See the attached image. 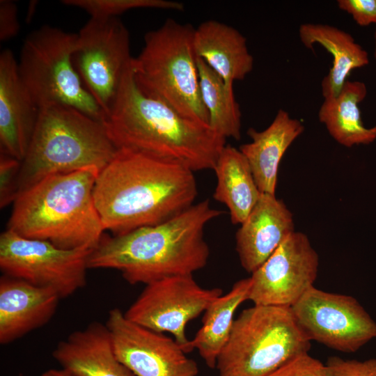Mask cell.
<instances>
[{
  "instance_id": "obj_1",
  "label": "cell",
  "mask_w": 376,
  "mask_h": 376,
  "mask_svg": "<svg viewBox=\"0 0 376 376\" xmlns=\"http://www.w3.org/2000/svg\"><path fill=\"white\" fill-rule=\"evenodd\" d=\"M194 172L171 160L118 149L95 180L93 197L113 236L166 221L194 204Z\"/></svg>"
},
{
  "instance_id": "obj_2",
  "label": "cell",
  "mask_w": 376,
  "mask_h": 376,
  "mask_svg": "<svg viewBox=\"0 0 376 376\" xmlns=\"http://www.w3.org/2000/svg\"><path fill=\"white\" fill-rule=\"evenodd\" d=\"M222 214L206 199L161 224L103 235L88 256V269H116L131 285L193 275L210 257L204 229Z\"/></svg>"
},
{
  "instance_id": "obj_3",
  "label": "cell",
  "mask_w": 376,
  "mask_h": 376,
  "mask_svg": "<svg viewBox=\"0 0 376 376\" xmlns=\"http://www.w3.org/2000/svg\"><path fill=\"white\" fill-rule=\"evenodd\" d=\"M117 149L178 162L194 172L214 169L226 139L190 120L137 85L133 59L103 122Z\"/></svg>"
},
{
  "instance_id": "obj_4",
  "label": "cell",
  "mask_w": 376,
  "mask_h": 376,
  "mask_svg": "<svg viewBox=\"0 0 376 376\" xmlns=\"http://www.w3.org/2000/svg\"><path fill=\"white\" fill-rule=\"evenodd\" d=\"M94 168L49 175L19 194L8 228L63 249H94L104 228L95 207Z\"/></svg>"
},
{
  "instance_id": "obj_5",
  "label": "cell",
  "mask_w": 376,
  "mask_h": 376,
  "mask_svg": "<svg viewBox=\"0 0 376 376\" xmlns=\"http://www.w3.org/2000/svg\"><path fill=\"white\" fill-rule=\"evenodd\" d=\"M117 151L103 123L68 106L41 109L22 161L19 194L49 175L100 171Z\"/></svg>"
},
{
  "instance_id": "obj_6",
  "label": "cell",
  "mask_w": 376,
  "mask_h": 376,
  "mask_svg": "<svg viewBox=\"0 0 376 376\" xmlns=\"http://www.w3.org/2000/svg\"><path fill=\"white\" fill-rule=\"evenodd\" d=\"M194 30L190 24L168 19L145 35L141 52L133 58V69L136 82L145 94L182 116L209 126L200 91Z\"/></svg>"
},
{
  "instance_id": "obj_7",
  "label": "cell",
  "mask_w": 376,
  "mask_h": 376,
  "mask_svg": "<svg viewBox=\"0 0 376 376\" xmlns=\"http://www.w3.org/2000/svg\"><path fill=\"white\" fill-rule=\"evenodd\" d=\"M310 342L291 308L253 305L234 320L216 368L219 376H268L308 353Z\"/></svg>"
},
{
  "instance_id": "obj_8",
  "label": "cell",
  "mask_w": 376,
  "mask_h": 376,
  "mask_svg": "<svg viewBox=\"0 0 376 376\" xmlns=\"http://www.w3.org/2000/svg\"><path fill=\"white\" fill-rule=\"evenodd\" d=\"M77 34L44 25L25 39L17 68L39 109L63 105L104 122V113L85 87L73 62Z\"/></svg>"
},
{
  "instance_id": "obj_9",
  "label": "cell",
  "mask_w": 376,
  "mask_h": 376,
  "mask_svg": "<svg viewBox=\"0 0 376 376\" xmlns=\"http://www.w3.org/2000/svg\"><path fill=\"white\" fill-rule=\"evenodd\" d=\"M92 249H63L49 242L24 237L7 229L0 235V268L3 275L54 290L61 299L86 285Z\"/></svg>"
},
{
  "instance_id": "obj_10",
  "label": "cell",
  "mask_w": 376,
  "mask_h": 376,
  "mask_svg": "<svg viewBox=\"0 0 376 376\" xmlns=\"http://www.w3.org/2000/svg\"><path fill=\"white\" fill-rule=\"evenodd\" d=\"M132 59L128 30L118 17L90 18L77 33L74 65L105 117Z\"/></svg>"
},
{
  "instance_id": "obj_11",
  "label": "cell",
  "mask_w": 376,
  "mask_h": 376,
  "mask_svg": "<svg viewBox=\"0 0 376 376\" xmlns=\"http://www.w3.org/2000/svg\"><path fill=\"white\" fill-rule=\"evenodd\" d=\"M223 295L220 288H203L193 275L164 278L146 285L124 313L130 321L151 330L173 335L185 353L192 350L186 325Z\"/></svg>"
},
{
  "instance_id": "obj_12",
  "label": "cell",
  "mask_w": 376,
  "mask_h": 376,
  "mask_svg": "<svg viewBox=\"0 0 376 376\" xmlns=\"http://www.w3.org/2000/svg\"><path fill=\"white\" fill-rule=\"evenodd\" d=\"M291 310L310 340L339 352H355L376 338V322L350 295L313 286Z\"/></svg>"
},
{
  "instance_id": "obj_13",
  "label": "cell",
  "mask_w": 376,
  "mask_h": 376,
  "mask_svg": "<svg viewBox=\"0 0 376 376\" xmlns=\"http://www.w3.org/2000/svg\"><path fill=\"white\" fill-rule=\"evenodd\" d=\"M319 256L308 236L295 231L250 278L253 305L291 308L317 279Z\"/></svg>"
},
{
  "instance_id": "obj_14",
  "label": "cell",
  "mask_w": 376,
  "mask_h": 376,
  "mask_svg": "<svg viewBox=\"0 0 376 376\" xmlns=\"http://www.w3.org/2000/svg\"><path fill=\"white\" fill-rule=\"evenodd\" d=\"M106 325L118 360L136 376H197L196 361L175 339L129 320L115 308Z\"/></svg>"
},
{
  "instance_id": "obj_15",
  "label": "cell",
  "mask_w": 376,
  "mask_h": 376,
  "mask_svg": "<svg viewBox=\"0 0 376 376\" xmlns=\"http://www.w3.org/2000/svg\"><path fill=\"white\" fill-rule=\"evenodd\" d=\"M235 235V249L249 274L259 268L295 230L293 215L276 195L261 193Z\"/></svg>"
},
{
  "instance_id": "obj_16",
  "label": "cell",
  "mask_w": 376,
  "mask_h": 376,
  "mask_svg": "<svg viewBox=\"0 0 376 376\" xmlns=\"http://www.w3.org/2000/svg\"><path fill=\"white\" fill-rule=\"evenodd\" d=\"M40 109L22 83L17 61L10 49L0 54L1 152L22 161Z\"/></svg>"
},
{
  "instance_id": "obj_17",
  "label": "cell",
  "mask_w": 376,
  "mask_h": 376,
  "mask_svg": "<svg viewBox=\"0 0 376 376\" xmlns=\"http://www.w3.org/2000/svg\"><path fill=\"white\" fill-rule=\"evenodd\" d=\"M61 297L52 289L23 280L0 278V343H10L47 324Z\"/></svg>"
},
{
  "instance_id": "obj_18",
  "label": "cell",
  "mask_w": 376,
  "mask_h": 376,
  "mask_svg": "<svg viewBox=\"0 0 376 376\" xmlns=\"http://www.w3.org/2000/svg\"><path fill=\"white\" fill-rule=\"evenodd\" d=\"M52 357L71 376H136L117 358L106 324L97 321L61 340Z\"/></svg>"
},
{
  "instance_id": "obj_19",
  "label": "cell",
  "mask_w": 376,
  "mask_h": 376,
  "mask_svg": "<svg viewBox=\"0 0 376 376\" xmlns=\"http://www.w3.org/2000/svg\"><path fill=\"white\" fill-rule=\"evenodd\" d=\"M304 130L303 123L283 109L278 111L264 130H248L251 141L239 149L246 159L261 193L275 195L280 162Z\"/></svg>"
},
{
  "instance_id": "obj_20",
  "label": "cell",
  "mask_w": 376,
  "mask_h": 376,
  "mask_svg": "<svg viewBox=\"0 0 376 376\" xmlns=\"http://www.w3.org/2000/svg\"><path fill=\"white\" fill-rule=\"evenodd\" d=\"M194 47L203 59L224 81L233 88L252 71L253 58L245 37L236 29L223 22L209 19L194 30Z\"/></svg>"
},
{
  "instance_id": "obj_21",
  "label": "cell",
  "mask_w": 376,
  "mask_h": 376,
  "mask_svg": "<svg viewBox=\"0 0 376 376\" xmlns=\"http://www.w3.org/2000/svg\"><path fill=\"white\" fill-rule=\"evenodd\" d=\"M299 37L308 49L315 44L322 46L333 56L332 67L321 82L324 99L337 96L350 72L369 63L367 52L347 32L323 24L300 25Z\"/></svg>"
},
{
  "instance_id": "obj_22",
  "label": "cell",
  "mask_w": 376,
  "mask_h": 376,
  "mask_svg": "<svg viewBox=\"0 0 376 376\" xmlns=\"http://www.w3.org/2000/svg\"><path fill=\"white\" fill-rule=\"evenodd\" d=\"M213 170L217 181L213 198L228 207L233 224H241L261 195L246 159L240 149L226 145Z\"/></svg>"
},
{
  "instance_id": "obj_23",
  "label": "cell",
  "mask_w": 376,
  "mask_h": 376,
  "mask_svg": "<svg viewBox=\"0 0 376 376\" xmlns=\"http://www.w3.org/2000/svg\"><path fill=\"white\" fill-rule=\"evenodd\" d=\"M366 94L363 82L347 80L337 96L324 99L319 109V120L331 136L343 146L366 145L376 139L373 128L366 127L361 117L359 104Z\"/></svg>"
},
{
  "instance_id": "obj_24",
  "label": "cell",
  "mask_w": 376,
  "mask_h": 376,
  "mask_svg": "<svg viewBox=\"0 0 376 376\" xmlns=\"http://www.w3.org/2000/svg\"><path fill=\"white\" fill-rule=\"evenodd\" d=\"M250 278L235 282L229 292L216 298L206 308L202 326L190 340L210 368H216L218 357L228 343L238 306L248 299Z\"/></svg>"
},
{
  "instance_id": "obj_25",
  "label": "cell",
  "mask_w": 376,
  "mask_h": 376,
  "mask_svg": "<svg viewBox=\"0 0 376 376\" xmlns=\"http://www.w3.org/2000/svg\"><path fill=\"white\" fill-rule=\"evenodd\" d=\"M197 65L201 95L208 113L210 127L226 139L240 140L241 111L233 88L228 87L224 80L198 56Z\"/></svg>"
},
{
  "instance_id": "obj_26",
  "label": "cell",
  "mask_w": 376,
  "mask_h": 376,
  "mask_svg": "<svg viewBox=\"0 0 376 376\" xmlns=\"http://www.w3.org/2000/svg\"><path fill=\"white\" fill-rule=\"evenodd\" d=\"M62 3L88 13L91 18H115L136 8H157L181 11L182 3L169 0H63Z\"/></svg>"
},
{
  "instance_id": "obj_27",
  "label": "cell",
  "mask_w": 376,
  "mask_h": 376,
  "mask_svg": "<svg viewBox=\"0 0 376 376\" xmlns=\"http://www.w3.org/2000/svg\"><path fill=\"white\" fill-rule=\"evenodd\" d=\"M22 162L5 153L0 154V207L13 203L19 193Z\"/></svg>"
},
{
  "instance_id": "obj_28",
  "label": "cell",
  "mask_w": 376,
  "mask_h": 376,
  "mask_svg": "<svg viewBox=\"0 0 376 376\" xmlns=\"http://www.w3.org/2000/svg\"><path fill=\"white\" fill-rule=\"evenodd\" d=\"M324 366L325 376H376V359L359 361L331 357Z\"/></svg>"
},
{
  "instance_id": "obj_29",
  "label": "cell",
  "mask_w": 376,
  "mask_h": 376,
  "mask_svg": "<svg viewBox=\"0 0 376 376\" xmlns=\"http://www.w3.org/2000/svg\"><path fill=\"white\" fill-rule=\"evenodd\" d=\"M268 376H325V366L306 353L287 362Z\"/></svg>"
},
{
  "instance_id": "obj_30",
  "label": "cell",
  "mask_w": 376,
  "mask_h": 376,
  "mask_svg": "<svg viewBox=\"0 0 376 376\" xmlns=\"http://www.w3.org/2000/svg\"><path fill=\"white\" fill-rule=\"evenodd\" d=\"M337 4L359 26L376 25V0H338Z\"/></svg>"
},
{
  "instance_id": "obj_31",
  "label": "cell",
  "mask_w": 376,
  "mask_h": 376,
  "mask_svg": "<svg viewBox=\"0 0 376 376\" xmlns=\"http://www.w3.org/2000/svg\"><path fill=\"white\" fill-rule=\"evenodd\" d=\"M20 29L17 18V7L10 0L0 1V40L1 42L15 37Z\"/></svg>"
},
{
  "instance_id": "obj_32",
  "label": "cell",
  "mask_w": 376,
  "mask_h": 376,
  "mask_svg": "<svg viewBox=\"0 0 376 376\" xmlns=\"http://www.w3.org/2000/svg\"><path fill=\"white\" fill-rule=\"evenodd\" d=\"M40 376H71L63 369H49L43 373Z\"/></svg>"
},
{
  "instance_id": "obj_33",
  "label": "cell",
  "mask_w": 376,
  "mask_h": 376,
  "mask_svg": "<svg viewBox=\"0 0 376 376\" xmlns=\"http://www.w3.org/2000/svg\"><path fill=\"white\" fill-rule=\"evenodd\" d=\"M375 61H376V29H375Z\"/></svg>"
},
{
  "instance_id": "obj_34",
  "label": "cell",
  "mask_w": 376,
  "mask_h": 376,
  "mask_svg": "<svg viewBox=\"0 0 376 376\" xmlns=\"http://www.w3.org/2000/svg\"><path fill=\"white\" fill-rule=\"evenodd\" d=\"M372 128H373V131H374V132H375V135H376V125L374 126V127H372Z\"/></svg>"
}]
</instances>
